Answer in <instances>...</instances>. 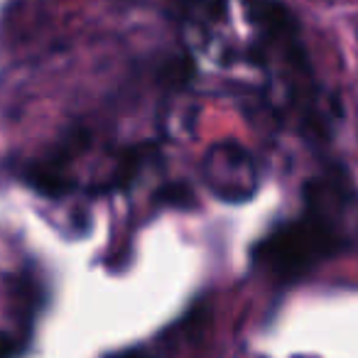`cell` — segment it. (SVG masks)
<instances>
[{"label":"cell","instance_id":"obj_1","mask_svg":"<svg viewBox=\"0 0 358 358\" xmlns=\"http://www.w3.org/2000/svg\"><path fill=\"white\" fill-rule=\"evenodd\" d=\"M304 214L270 231L253 253L260 268L285 282L302 278L314 265L324 263L343 248V234L329 219L327 196L319 179H312L304 187Z\"/></svg>","mask_w":358,"mask_h":358},{"label":"cell","instance_id":"obj_2","mask_svg":"<svg viewBox=\"0 0 358 358\" xmlns=\"http://www.w3.org/2000/svg\"><path fill=\"white\" fill-rule=\"evenodd\" d=\"M201 179L216 199L243 204L258 192V164L241 143L221 140L201 159Z\"/></svg>","mask_w":358,"mask_h":358},{"label":"cell","instance_id":"obj_3","mask_svg":"<svg viewBox=\"0 0 358 358\" xmlns=\"http://www.w3.org/2000/svg\"><path fill=\"white\" fill-rule=\"evenodd\" d=\"M241 3L248 22L260 32L263 40H278L299 32L297 15L280 0H241Z\"/></svg>","mask_w":358,"mask_h":358},{"label":"cell","instance_id":"obj_4","mask_svg":"<svg viewBox=\"0 0 358 358\" xmlns=\"http://www.w3.org/2000/svg\"><path fill=\"white\" fill-rule=\"evenodd\" d=\"M25 182L45 196H64L71 189V182L66 179L64 167L55 164L52 159H45V162H37L32 167H27Z\"/></svg>","mask_w":358,"mask_h":358},{"label":"cell","instance_id":"obj_5","mask_svg":"<svg viewBox=\"0 0 358 358\" xmlns=\"http://www.w3.org/2000/svg\"><path fill=\"white\" fill-rule=\"evenodd\" d=\"M152 152H155V148H152V145H148V143L135 145V148L125 150V152L120 155V162H118V167H115V172H113V179H110L103 189H125V187H128L130 182L135 179V174L143 169V164L148 162V157Z\"/></svg>","mask_w":358,"mask_h":358},{"label":"cell","instance_id":"obj_6","mask_svg":"<svg viewBox=\"0 0 358 358\" xmlns=\"http://www.w3.org/2000/svg\"><path fill=\"white\" fill-rule=\"evenodd\" d=\"M157 201L164 206H174V209H194L196 194L185 182H172V185L162 187V189L157 192Z\"/></svg>","mask_w":358,"mask_h":358},{"label":"cell","instance_id":"obj_7","mask_svg":"<svg viewBox=\"0 0 358 358\" xmlns=\"http://www.w3.org/2000/svg\"><path fill=\"white\" fill-rule=\"evenodd\" d=\"M192 76H194V62L189 57H174L162 69V81L172 89L185 86L187 81H192Z\"/></svg>","mask_w":358,"mask_h":358}]
</instances>
